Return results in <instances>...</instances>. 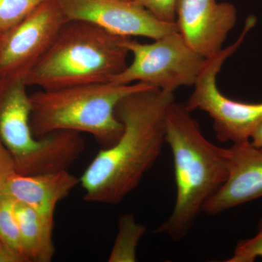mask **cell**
<instances>
[{"label":"cell","instance_id":"cell-1","mask_svg":"<svg viewBox=\"0 0 262 262\" xmlns=\"http://www.w3.org/2000/svg\"><path fill=\"white\" fill-rule=\"evenodd\" d=\"M174 93L148 88L120 100L116 115L121 136L103 148L81 176L83 199L89 203H121L152 168L165 143V120Z\"/></svg>","mask_w":262,"mask_h":262},{"label":"cell","instance_id":"cell-2","mask_svg":"<svg viewBox=\"0 0 262 262\" xmlns=\"http://www.w3.org/2000/svg\"><path fill=\"white\" fill-rule=\"evenodd\" d=\"M190 113L174 101L165 120V143L173 154L177 198L171 214L155 232L173 241L187 237L229 173L225 148L210 142Z\"/></svg>","mask_w":262,"mask_h":262},{"label":"cell","instance_id":"cell-3","mask_svg":"<svg viewBox=\"0 0 262 262\" xmlns=\"http://www.w3.org/2000/svg\"><path fill=\"white\" fill-rule=\"evenodd\" d=\"M126 38L88 22L68 21L24 82L45 91L110 82L127 67Z\"/></svg>","mask_w":262,"mask_h":262},{"label":"cell","instance_id":"cell-4","mask_svg":"<svg viewBox=\"0 0 262 262\" xmlns=\"http://www.w3.org/2000/svg\"><path fill=\"white\" fill-rule=\"evenodd\" d=\"M148 88L152 87L141 82H104L41 90L30 95L33 134L40 138L61 130L86 133L103 148L108 147L123 131L116 115L117 104L127 95Z\"/></svg>","mask_w":262,"mask_h":262},{"label":"cell","instance_id":"cell-5","mask_svg":"<svg viewBox=\"0 0 262 262\" xmlns=\"http://www.w3.org/2000/svg\"><path fill=\"white\" fill-rule=\"evenodd\" d=\"M27 87L23 80L13 81L0 96V139L13 157L15 171L29 176L68 170L83 152L84 139L70 130L36 137L31 127L32 105Z\"/></svg>","mask_w":262,"mask_h":262},{"label":"cell","instance_id":"cell-6","mask_svg":"<svg viewBox=\"0 0 262 262\" xmlns=\"http://www.w3.org/2000/svg\"><path fill=\"white\" fill-rule=\"evenodd\" d=\"M125 45L133 61L110 82H141L174 93L179 88L194 86L207 60L189 47L178 31L149 44L127 37Z\"/></svg>","mask_w":262,"mask_h":262},{"label":"cell","instance_id":"cell-7","mask_svg":"<svg viewBox=\"0 0 262 262\" xmlns=\"http://www.w3.org/2000/svg\"><path fill=\"white\" fill-rule=\"evenodd\" d=\"M251 31V26L246 24L233 44L206 60L184 105L190 113L201 110L208 114L213 120L217 139L222 142L249 141L253 130L262 121V102L234 101L222 94L217 85V76L224 63L238 50Z\"/></svg>","mask_w":262,"mask_h":262},{"label":"cell","instance_id":"cell-8","mask_svg":"<svg viewBox=\"0 0 262 262\" xmlns=\"http://www.w3.org/2000/svg\"><path fill=\"white\" fill-rule=\"evenodd\" d=\"M68 21L58 0H48L0 37V87L24 80Z\"/></svg>","mask_w":262,"mask_h":262},{"label":"cell","instance_id":"cell-9","mask_svg":"<svg viewBox=\"0 0 262 262\" xmlns=\"http://www.w3.org/2000/svg\"><path fill=\"white\" fill-rule=\"evenodd\" d=\"M58 2L69 21L88 22L120 37H146L155 40L178 31L177 23L160 20L134 0Z\"/></svg>","mask_w":262,"mask_h":262},{"label":"cell","instance_id":"cell-10","mask_svg":"<svg viewBox=\"0 0 262 262\" xmlns=\"http://www.w3.org/2000/svg\"><path fill=\"white\" fill-rule=\"evenodd\" d=\"M176 13L179 32L206 59L222 51L237 19L233 4L217 0H177Z\"/></svg>","mask_w":262,"mask_h":262},{"label":"cell","instance_id":"cell-11","mask_svg":"<svg viewBox=\"0 0 262 262\" xmlns=\"http://www.w3.org/2000/svg\"><path fill=\"white\" fill-rule=\"evenodd\" d=\"M225 155L228 177L203 207V213L208 215H217L262 198V151L247 141L225 148Z\"/></svg>","mask_w":262,"mask_h":262},{"label":"cell","instance_id":"cell-12","mask_svg":"<svg viewBox=\"0 0 262 262\" xmlns=\"http://www.w3.org/2000/svg\"><path fill=\"white\" fill-rule=\"evenodd\" d=\"M80 184L68 170L53 173L20 175L14 173L3 182V192L15 202L27 205L49 222H54L58 203Z\"/></svg>","mask_w":262,"mask_h":262},{"label":"cell","instance_id":"cell-13","mask_svg":"<svg viewBox=\"0 0 262 262\" xmlns=\"http://www.w3.org/2000/svg\"><path fill=\"white\" fill-rule=\"evenodd\" d=\"M22 253L27 261L50 262L55 255L54 222L23 203L15 202Z\"/></svg>","mask_w":262,"mask_h":262},{"label":"cell","instance_id":"cell-14","mask_svg":"<svg viewBox=\"0 0 262 262\" xmlns=\"http://www.w3.org/2000/svg\"><path fill=\"white\" fill-rule=\"evenodd\" d=\"M146 232L145 226L138 223L134 215L125 214L120 217L118 232L108 261H136L138 245Z\"/></svg>","mask_w":262,"mask_h":262},{"label":"cell","instance_id":"cell-15","mask_svg":"<svg viewBox=\"0 0 262 262\" xmlns=\"http://www.w3.org/2000/svg\"><path fill=\"white\" fill-rule=\"evenodd\" d=\"M0 241L20 255L27 261L20 246L18 220L15 213V201L5 193L0 200Z\"/></svg>","mask_w":262,"mask_h":262},{"label":"cell","instance_id":"cell-16","mask_svg":"<svg viewBox=\"0 0 262 262\" xmlns=\"http://www.w3.org/2000/svg\"><path fill=\"white\" fill-rule=\"evenodd\" d=\"M48 0H0V37Z\"/></svg>","mask_w":262,"mask_h":262},{"label":"cell","instance_id":"cell-17","mask_svg":"<svg viewBox=\"0 0 262 262\" xmlns=\"http://www.w3.org/2000/svg\"><path fill=\"white\" fill-rule=\"evenodd\" d=\"M262 258V218L258 225L257 233L251 238L239 241L233 254L227 262H253Z\"/></svg>","mask_w":262,"mask_h":262},{"label":"cell","instance_id":"cell-18","mask_svg":"<svg viewBox=\"0 0 262 262\" xmlns=\"http://www.w3.org/2000/svg\"><path fill=\"white\" fill-rule=\"evenodd\" d=\"M160 20L176 23L177 0H134Z\"/></svg>","mask_w":262,"mask_h":262},{"label":"cell","instance_id":"cell-19","mask_svg":"<svg viewBox=\"0 0 262 262\" xmlns=\"http://www.w3.org/2000/svg\"><path fill=\"white\" fill-rule=\"evenodd\" d=\"M14 173H16L14 160L0 139V181H5Z\"/></svg>","mask_w":262,"mask_h":262},{"label":"cell","instance_id":"cell-20","mask_svg":"<svg viewBox=\"0 0 262 262\" xmlns=\"http://www.w3.org/2000/svg\"><path fill=\"white\" fill-rule=\"evenodd\" d=\"M25 259L18 253L8 248L0 241V262H24Z\"/></svg>","mask_w":262,"mask_h":262},{"label":"cell","instance_id":"cell-21","mask_svg":"<svg viewBox=\"0 0 262 262\" xmlns=\"http://www.w3.org/2000/svg\"><path fill=\"white\" fill-rule=\"evenodd\" d=\"M249 141L251 145L262 151V121L253 130Z\"/></svg>","mask_w":262,"mask_h":262},{"label":"cell","instance_id":"cell-22","mask_svg":"<svg viewBox=\"0 0 262 262\" xmlns=\"http://www.w3.org/2000/svg\"><path fill=\"white\" fill-rule=\"evenodd\" d=\"M3 182H4V181H0V200L4 194V192H3Z\"/></svg>","mask_w":262,"mask_h":262},{"label":"cell","instance_id":"cell-23","mask_svg":"<svg viewBox=\"0 0 262 262\" xmlns=\"http://www.w3.org/2000/svg\"><path fill=\"white\" fill-rule=\"evenodd\" d=\"M2 93H3V91H2L1 90H0V96H1Z\"/></svg>","mask_w":262,"mask_h":262}]
</instances>
